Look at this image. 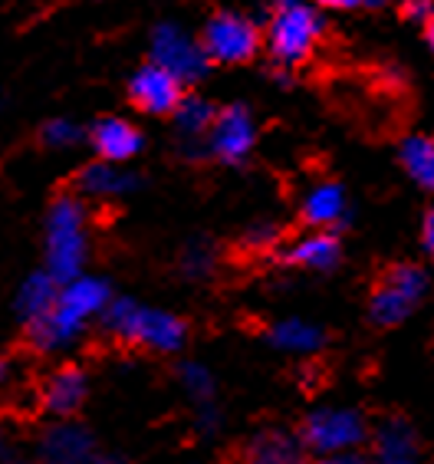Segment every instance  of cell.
I'll use <instances>...</instances> for the list:
<instances>
[{
	"label": "cell",
	"instance_id": "cell-4",
	"mask_svg": "<svg viewBox=\"0 0 434 464\" xmlns=\"http://www.w3.org/2000/svg\"><path fill=\"white\" fill-rule=\"evenodd\" d=\"M323 36V17L306 0H276V10L266 27V46L276 63L296 66L310 60Z\"/></svg>",
	"mask_w": 434,
	"mask_h": 464
},
{
	"label": "cell",
	"instance_id": "cell-33",
	"mask_svg": "<svg viewBox=\"0 0 434 464\" xmlns=\"http://www.w3.org/2000/svg\"><path fill=\"white\" fill-rule=\"evenodd\" d=\"M365 7H385V4H389V0H362Z\"/></svg>",
	"mask_w": 434,
	"mask_h": 464
},
{
	"label": "cell",
	"instance_id": "cell-10",
	"mask_svg": "<svg viewBox=\"0 0 434 464\" xmlns=\"http://www.w3.org/2000/svg\"><path fill=\"white\" fill-rule=\"evenodd\" d=\"M254 139H257V129H254V119H250L247 109L231 106L224 109L221 116H214L211 152L221 161H244L254 149Z\"/></svg>",
	"mask_w": 434,
	"mask_h": 464
},
{
	"label": "cell",
	"instance_id": "cell-5",
	"mask_svg": "<svg viewBox=\"0 0 434 464\" xmlns=\"http://www.w3.org/2000/svg\"><path fill=\"white\" fill-rule=\"evenodd\" d=\"M306 451L316 458L342 455V451H359L369 438V425L355 409H316L306 415L300 429Z\"/></svg>",
	"mask_w": 434,
	"mask_h": 464
},
{
	"label": "cell",
	"instance_id": "cell-22",
	"mask_svg": "<svg viewBox=\"0 0 434 464\" xmlns=\"http://www.w3.org/2000/svg\"><path fill=\"white\" fill-rule=\"evenodd\" d=\"M175 122H178V129H181V135L198 139V135L211 132L214 109L198 96H181V102L175 106Z\"/></svg>",
	"mask_w": 434,
	"mask_h": 464
},
{
	"label": "cell",
	"instance_id": "cell-1",
	"mask_svg": "<svg viewBox=\"0 0 434 464\" xmlns=\"http://www.w3.org/2000/svg\"><path fill=\"white\" fill-rule=\"evenodd\" d=\"M109 304L112 300H109L106 280L82 277L80 274V277L60 284L56 304L40 320L30 323V340H34L36 349H43V353H56V349L72 346L89 323L106 313Z\"/></svg>",
	"mask_w": 434,
	"mask_h": 464
},
{
	"label": "cell",
	"instance_id": "cell-34",
	"mask_svg": "<svg viewBox=\"0 0 434 464\" xmlns=\"http://www.w3.org/2000/svg\"><path fill=\"white\" fill-rule=\"evenodd\" d=\"M7 379V366H4V359H0V382Z\"/></svg>",
	"mask_w": 434,
	"mask_h": 464
},
{
	"label": "cell",
	"instance_id": "cell-20",
	"mask_svg": "<svg viewBox=\"0 0 434 464\" xmlns=\"http://www.w3.org/2000/svg\"><path fill=\"white\" fill-rule=\"evenodd\" d=\"M270 343L276 349H284V353H293V356H310V353L323 349L326 336H323L319 326H313L306 320H280L270 330Z\"/></svg>",
	"mask_w": 434,
	"mask_h": 464
},
{
	"label": "cell",
	"instance_id": "cell-32",
	"mask_svg": "<svg viewBox=\"0 0 434 464\" xmlns=\"http://www.w3.org/2000/svg\"><path fill=\"white\" fill-rule=\"evenodd\" d=\"M428 44H431V50H434V17L428 20Z\"/></svg>",
	"mask_w": 434,
	"mask_h": 464
},
{
	"label": "cell",
	"instance_id": "cell-11",
	"mask_svg": "<svg viewBox=\"0 0 434 464\" xmlns=\"http://www.w3.org/2000/svg\"><path fill=\"white\" fill-rule=\"evenodd\" d=\"M244 464H306V445L284 429H264L244 448Z\"/></svg>",
	"mask_w": 434,
	"mask_h": 464
},
{
	"label": "cell",
	"instance_id": "cell-16",
	"mask_svg": "<svg viewBox=\"0 0 434 464\" xmlns=\"http://www.w3.org/2000/svg\"><path fill=\"white\" fill-rule=\"evenodd\" d=\"M86 389H89L86 375L76 366H66L50 375V382L43 389V405L53 415H72V411L86 402Z\"/></svg>",
	"mask_w": 434,
	"mask_h": 464
},
{
	"label": "cell",
	"instance_id": "cell-2",
	"mask_svg": "<svg viewBox=\"0 0 434 464\" xmlns=\"http://www.w3.org/2000/svg\"><path fill=\"white\" fill-rule=\"evenodd\" d=\"M102 323L112 336L155 353H178L185 346V323L165 310H149L135 300H112L102 313Z\"/></svg>",
	"mask_w": 434,
	"mask_h": 464
},
{
	"label": "cell",
	"instance_id": "cell-24",
	"mask_svg": "<svg viewBox=\"0 0 434 464\" xmlns=\"http://www.w3.org/2000/svg\"><path fill=\"white\" fill-rule=\"evenodd\" d=\"M80 125L70 122V119H50V122L43 125V142L50 145V149H70V145L80 142Z\"/></svg>",
	"mask_w": 434,
	"mask_h": 464
},
{
	"label": "cell",
	"instance_id": "cell-15",
	"mask_svg": "<svg viewBox=\"0 0 434 464\" xmlns=\"http://www.w3.org/2000/svg\"><path fill=\"white\" fill-rule=\"evenodd\" d=\"M349 215V205H346V191L333 181H323V185L310 188L306 198H303V218L319 227V231H326V227H336L342 224Z\"/></svg>",
	"mask_w": 434,
	"mask_h": 464
},
{
	"label": "cell",
	"instance_id": "cell-17",
	"mask_svg": "<svg viewBox=\"0 0 434 464\" xmlns=\"http://www.w3.org/2000/svg\"><path fill=\"white\" fill-rule=\"evenodd\" d=\"M56 296H60V280H56L50 270L30 274V277L24 280V286H20V294H17L20 320H27V326L34 320H40V316L56 304Z\"/></svg>",
	"mask_w": 434,
	"mask_h": 464
},
{
	"label": "cell",
	"instance_id": "cell-18",
	"mask_svg": "<svg viewBox=\"0 0 434 464\" xmlns=\"http://www.w3.org/2000/svg\"><path fill=\"white\" fill-rule=\"evenodd\" d=\"M339 254L342 247H339L336 234L329 231H313L310 237H300L290 247V260L306 270H333L339 264Z\"/></svg>",
	"mask_w": 434,
	"mask_h": 464
},
{
	"label": "cell",
	"instance_id": "cell-3",
	"mask_svg": "<svg viewBox=\"0 0 434 464\" xmlns=\"http://www.w3.org/2000/svg\"><path fill=\"white\" fill-rule=\"evenodd\" d=\"M86 247V208L76 198H60L46 215V270L60 284L80 277Z\"/></svg>",
	"mask_w": 434,
	"mask_h": 464
},
{
	"label": "cell",
	"instance_id": "cell-28",
	"mask_svg": "<svg viewBox=\"0 0 434 464\" xmlns=\"http://www.w3.org/2000/svg\"><path fill=\"white\" fill-rule=\"evenodd\" d=\"M421 244H425L428 257L434 260V208L425 215V224H421Z\"/></svg>",
	"mask_w": 434,
	"mask_h": 464
},
{
	"label": "cell",
	"instance_id": "cell-31",
	"mask_svg": "<svg viewBox=\"0 0 434 464\" xmlns=\"http://www.w3.org/2000/svg\"><path fill=\"white\" fill-rule=\"evenodd\" d=\"M86 464H122V458H116V455H92Z\"/></svg>",
	"mask_w": 434,
	"mask_h": 464
},
{
	"label": "cell",
	"instance_id": "cell-6",
	"mask_svg": "<svg viewBox=\"0 0 434 464\" xmlns=\"http://www.w3.org/2000/svg\"><path fill=\"white\" fill-rule=\"evenodd\" d=\"M428 294V274L415 264H399V267H391L385 277L379 280L372 294V320L379 326H399L411 316L421 300Z\"/></svg>",
	"mask_w": 434,
	"mask_h": 464
},
{
	"label": "cell",
	"instance_id": "cell-25",
	"mask_svg": "<svg viewBox=\"0 0 434 464\" xmlns=\"http://www.w3.org/2000/svg\"><path fill=\"white\" fill-rule=\"evenodd\" d=\"M211 250L207 247H191L185 254V270L191 274V277H204L207 270H211Z\"/></svg>",
	"mask_w": 434,
	"mask_h": 464
},
{
	"label": "cell",
	"instance_id": "cell-30",
	"mask_svg": "<svg viewBox=\"0 0 434 464\" xmlns=\"http://www.w3.org/2000/svg\"><path fill=\"white\" fill-rule=\"evenodd\" d=\"M319 7H333V10H352V7H359L362 0H316Z\"/></svg>",
	"mask_w": 434,
	"mask_h": 464
},
{
	"label": "cell",
	"instance_id": "cell-9",
	"mask_svg": "<svg viewBox=\"0 0 434 464\" xmlns=\"http://www.w3.org/2000/svg\"><path fill=\"white\" fill-rule=\"evenodd\" d=\"M132 102L142 112L151 116H165V112H175V106L181 102V82L171 76L169 70H161L159 63H149L132 76Z\"/></svg>",
	"mask_w": 434,
	"mask_h": 464
},
{
	"label": "cell",
	"instance_id": "cell-14",
	"mask_svg": "<svg viewBox=\"0 0 434 464\" xmlns=\"http://www.w3.org/2000/svg\"><path fill=\"white\" fill-rule=\"evenodd\" d=\"M375 464H418V435L405 419L381 421L372 435Z\"/></svg>",
	"mask_w": 434,
	"mask_h": 464
},
{
	"label": "cell",
	"instance_id": "cell-27",
	"mask_svg": "<svg viewBox=\"0 0 434 464\" xmlns=\"http://www.w3.org/2000/svg\"><path fill=\"white\" fill-rule=\"evenodd\" d=\"M405 10H408V17H415V20H431V17H434V0H408Z\"/></svg>",
	"mask_w": 434,
	"mask_h": 464
},
{
	"label": "cell",
	"instance_id": "cell-12",
	"mask_svg": "<svg viewBox=\"0 0 434 464\" xmlns=\"http://www.w3.org/2000/svg\"><path fill=\"white\" fill-rule=\"evenodd\" d=\"M92 435H89L82 425H72V421H63L46 431L43 441H40V458L46 464H86L89 458L96 455L92 451Z\"/></svg>",
	"mask_w": 434,
	"mask_h": 464
},
{
	"label": "cell",
	"instance_id": "cell-13",
	"mask_svg": "<svg viewBox=\"0 0 434 464\" xmlns=\"http://www.w3.org/2000/svg\"><path fill=\"white\" fill-rule=\"evenodd\" d=\"M92 149H96L102 161L122 165V161L135 159V155L142 152V132L132 122H125V119H99L92 125Z\"/></svg>",
	"mask_w": 434,
	"mask_h": 464
},
{
	"label": "cell",
	"instance_id": "cell-7",
	"mask_svg": "<svg viewBox=\"0 0 434 464\" xmlns=\"http://www.w3.org/2000/svg\"><path fill=\"white\" fill-rule=\"evenodd\" d=\"M201 46L211 63H247L250 56L257 53L260 46V30L254 27V20L244 17V14H234V10H224V14H214L207 20L201 36Z\"/></svg>",
	"mask_w": 434,
	"mask_h": 464
},
{
	"label": "cell",
	"instance_id": "cell-21",
	"mask_svg": "<svg viewBox=\"0 0 434 464\" xmlns=\"http://www.w3.org/2000/svg\"><path fill=\"white\" fill-rule=\"evenodd\" d=\"M401 165H405L408 179L418 188L434 191V139L431 135H411L401 145Z\"/></svg>",
	"mask_w": 434,
	"mask_h": 464
},
{
	"label": "cell",
	"instance_id": "cell-8",
	"mask_svg": "<svg viewBox=\"0 0 434 464\" xmlns=\"http://www.w3.org/2000/svg\"><path fill=\"white\" fill-rule=\"evenodd\" d=\"M151 63H159L161 70H169L181 86L198 82L207 72V53L195 36L185 34L175 24H161L151 34Z\"/></svg>",
	"mask_w": 434,
	"mask_h": 464
},
{
	"label": "cell",
	"instance_id": "cell-23",
	"mask_svg": "<svg viewBox=\"0 0 434 464\" xmlns=\"http://www.w3.org/2000/svg\"><path fill=\"white\" fill-rule=\"evenodd\" d=\"M181 385H185V392L191 395V402H195L198 409H207V405H211L214 379L204 366H198V362H188V366L181 369Z\"/></svg>",
	"mask_w": 434,
	"mask_h": 464
},
{
	"label": "cell",
	"instance_id": "cell-26",
	"mask_svg": "<svg viewBox=\"0 0 434 464\" xmlns=\"http://www.w3.org/2000/svg\"><path fill=\"white\" fill-rule=\"evenodd\" d=\"M313 464H375V461L369 455H362V451H342V455H323Z\"/></svg>",
	"mask_w": 434,
	"mask_h": 464
},
{
	"label": "cell",
	"instance_id": "cell-19",
	"mask_svg": "<svg viewBox=\"0 0 434 464\" xmlns=\"http://www.w3.org/2000/svg\"><path fill=\"white\" fill-rule=\"evenodd\" d=\"M135 179L129 171H122L116 161H96L80 175V191L89 198H119L125 191H132Z\"/></svg>",
	"mask_w": 434,
	"mask_h": 464
},
{
	"label": "cell",
	"instance_id": "cell-29",
	"mask_svg": "<svg viewBox=\"0 0 434 464\" xmlns=\"http://www.w3.org/2000/svg\"><path fill=\"white\" fill-rule=\"evenodd\" d=\"M274 227H270V224H264V227H254V231L247 234V244L250 247H264V244H270L274 241Z\"/></svg>",
	"mask_w": 434,
	"mask_h": 464
}]
</instances>
